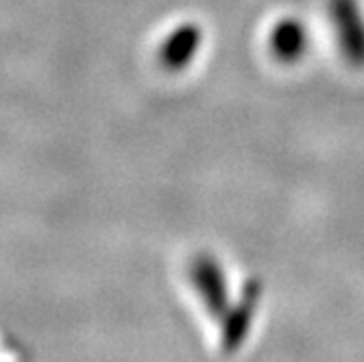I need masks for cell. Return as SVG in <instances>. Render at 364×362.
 Wrapping results in <instances>:
<instances>
[{
	"instance_id": "obj_1",
	"label": "cell",
	"mask_w": 364,
	"mask_h": 362,
	"mask_svg": "<svg viewBox=\"0 0 364 362\" xmlns=\"http://www.w3.org/2000/svg\"><path fill=\"white\" fill-rule=\"evenodd\" d=\"M325 14L343 63L351 70H364V3L325 0Z\"/></svg>"
},
{
	"instance_id": "obj_2",
	"label": "cell",
	"mask_w": 364,
	"mask_h": 362,
	"mask_svg": "<svg viewBox=\"0 0 364 362\" xmlns=\"http://www.w3.org/2000/svg\"><path fill=\"white\" fill-rule=\"evenodd\" d=\"M312 48V31L299 16H282L277 18L269 31H267V50L269 57L286 65V68H294L308 59Z\"/></svg>"
},
{
	"instance_id": "obj_3",
	"label": "cell",
	"mask_w": 364,
	"mask_h": 362,
	"mask_svg": "<svg viewBox=\"0 0 364 362\" xmlns=\"http://www.w3.org/2000/svg\"><path fill=\"white\" fill-rule=\"evenodd\" d=\"M205 33L196 22H183L175 26L164 42L159 44L157 59L166 73H183L196 61L198 53L203 48Z\"/></svg>"
}]
</instances>
